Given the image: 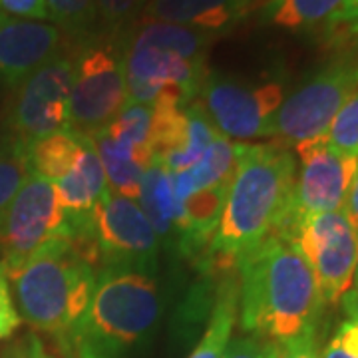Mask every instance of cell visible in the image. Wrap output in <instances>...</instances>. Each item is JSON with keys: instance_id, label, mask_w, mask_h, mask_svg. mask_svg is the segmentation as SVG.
<instances>
[{"instance_id": "6da1fadb", "label": "cell", "mask_w": 358, "mask_h": 358, "mask_svg": "<svg viewBox=\"0 0 358 358\" xmlns=\"http://www.w3.org/2000/svg\"><path fill=\"white\" fill-rule=\"evenodd\" d=\"M239 327L268 343H291L319 331L322 296L307 259L287 235L265 239L235 263Z\"/></svg>"}, {"instance_id": "7a4b0ae2", "label": "cell", "mask_w": 358, "mask_h": 358, "mask_svg": "<svg viewBox=\"0 0 358 358\" xmlns=\"http://www.w3.org/2000/svg\"><path fill=\"white\" fill-rule=\"evenodd\" d=\"M296 159L277 143H243L207 247V265L235 268V263L265 239L282 233L293 207Z\"/></svg>"}, {"instance_id": "3957f363", "label": "cell", "mask_w": 358, "mask_h": 358, "mask_svg": "<svg viewBox=\"0 0 358 358\" xmlns=\"http://www.w3.org/2000/svg\"><path fill=\"white\" fill-rule=\"evenodd\" d=\"M162 315L155 268L110 265L98 271L88 310L78 322L66 355L128 358L152 336Z\"/></svg>"}, {"instance_id": "277c9868", "label": "cell", "mask_w": 358, "mask_h": 358, "mask_svg": "<svg viewBox=\"0 0 358 358\" xmlns=\"http://www.w3.org/2000/svg\"><path fill=\"white\" fill-rule=\"evenodd\" d=\"M96 277L98 268L78 253L70 235L56 237L6 275L20 320L52 334L64 352L88 310Z\"/></svg>"}, {"instance_id": "5b68a950", "label": "cell", "mask_w": 358, "mask_h": 358, "mask_svg": "<svg viewBox=\"0 0 358 358\" xmlns=\"http://www.w3.org/2000/svg\"><path fill=\"white\" fill-rule=\"evenodd\" d=\"M217 34L143 20L124 50L128 102L152 106L162 98L197 100L207 76V52Z\"/></svg>"}, {"instance_id": "8992f818", "label": "cell", "mask_w": 358, "mask_h": 358, "mask_svg": "<svg viewBox=\"0 0 358 358\" xmlns=\"http://www.w3.org/2000/svg\"><path fill=\"white\" fill-rule=\"evenodd\" d=\"M358 90V50L336 56L305 84L285 96L268 126L277 145H299L322 136L346 100Z\"/></svg>"}, {"instance_id": "52a82bcc", "label": "cell", "mask_w": 358, "mask_h": 358, "mask_svg": "<svg viewBox=\"0 0 358 358\" xmlns=\"http://www.w3.org/2000/svg\"><path fill=\"white\" fill-rule=\"evenodd\" d=\"M128 103L124 50L114 42L92 40L74 54L70 92V131L94 138Z\"/></svg>"}, {"instance_id": "ba28073f", "label": "cell", "mask_w": 358, "mask_h": 358, "mask_svg": "<svg viewBox=\"0 0 358 358\" xmlns=\"http://www.w3.org/2000/svg\"><path fill=\"white\" fill-rule=\"evenodd\" d=\"M70 233V223L50 179L30 171L0 213V267L13 273L44 245Z\"/></svg>"}, {"instance_id": "9c48e42d", "label": "cell", "mask_w": 358, "mask_h": 358, "mask_svg": "<svg viewBox=\"0 0 358 358\" xmlns=\"http://www.w3.org/2000/svg\"><path fill=\"white\" fill-rule=\"evenodd\" d=\"M282 235L307 259L324 307H336L352 289L358 259V235L345 211L308 215Z\"/></svg>"}, {"instance_id": "30bf717a", "label": "cell", "mask_w": 358, "mask_h": 358, "mask_svg": "<svg viewBox=\"0 0 358 358\" xmlns=\"http://www.w3.org/2000/svg\"><path fill=\"white\" fill-rule=\"evenodd\" d=\"M197 100L221 136L233 141L267 138L268 126L285 100L279 80L245 82L207 72Z\"/></svg>"}, {"instance_id": "8fae6325", "label": "cell", "mask_w": 358, "mask_h": 358, "mask_svg": "<svg viewBox=\"0 0 358 358\" xmlns=\"http://www.w3.org/2000/svg\"><path fill=\"white\" fill-rule=\"evenodd\" d=\"M72 80L74 56L60 50L18 84L10 112L14 140L30 148L52 134L70 129Z\"/></svg>"}, {"instance_id": "7c38bea8", "label": "cell", "mask_w": 358, "mask_h": 358, "mask_svg": "<svg viewBox=\"0 0 358 358\" xmlns=\"http://www.w3.org/2000/svg\"><path fill=\"white\" fill-rule=\"evenodd\" d=\"M296 152V179H294L293 207L287 229L296 221L345 209L346 197L358 171V155L334 152L322 136L294 145Z\"/></svg>"}, {"instance_id": "4fadbf2b", "label": "cell", "mask_w": 358, "mask_h": 358, "mask_svg": "<svg viewBox=\"0 0 358 358\" xmlns=\"http://www.w3.org/2000/svg\"><path fill=\"white\" fill-rule=\"evenodd\" d=\"M92 237L100 253V268L110 265H134L155 268L159 239L138 199L106 193L94 207Z\"/></svg>"}, {"instance_id": "5bb4252c", "label": "cell", "mask_w": 358, "mask_h": 358, "mask_svg": "<svg viewBox=\"0 0 358 358\" xmlns=\"http://www.w3.org/2000/svg\"><path fill=\"white\" fill-rule=\"evenodd\" d=\"M62 46V30L50 22L22 20L0 13V76L10 86L22 84Z\"/></svg>"}, {"instance_id": "9a60e30c", "label": "cell", "mask_w": 358, "mask_h": 358, "mask_svg": "<svg viewBox=\"0 0 358 358\" xmlns=\"http://www.w3.org/2000/svg\"><path fill=\"white\" fill-rule=\"evenodd\" d=\"M259 2L261 0H150L143 8V20L189 26L221 36L245 20Z\"/></svg>"}, {"instance_id": "2e32d148", "label": "cell", "mask_w": 358, "mask_h": 358, "mask_svg": "<svg viewBox=\"0 0 358 358\" xmlns=\"http://www.w3.org/2000/svg\"><path fill=\"white\" fill-rule=\"evenodd\" d=\"M54 185L70 227L88 223L94 207L108 193L106 173L92 138L84 140L74 166Z\"/></svg>"}, {"instance_id": "e0dca14e", "label": "cell", "mask_w": 358, "mask_h": 358, "mask_svg": "<svg viewBox=\"0 0 358 358\" xmlns=\"http://www.w3.org/2000/svg\"><path fill=\"white\" fill-rule=\"evenodd\" d=\"M138 203L150 219L159 243L166 241L178 251L185 223L183 203L171 189V173L157 159L152 162L141 178Z\"/></svg>"}, {"instance_id": "ac0fdd59", "label": "cell", "mask_w": 358, "mask_h": 358, "mask_svg": "<svg viewBox=\"0 0 358 358\" xmlns=\"http://www.w3.org/2000/svg\"><path fill=\"white\" fill-rule=\"evenodd\" d=\"M241 141H233L215 134L203 157L185 171L171 173V189L179 201H185L197 193L211 192L219 187H229L239 159Z\"/></svg>"}, {"instance_id": "d6986e66", "label": "cell", "mask_w": 358, "mask_h": 358, "mask_svg": "<svg viewBox=\"0 0 358 358\" xmlns=\"http://www.w3.org/2000/svg\"><path fill=\"white\" fill-rule=\"evenodd\" d=\"M239 320V279L235 268H225L215 287V301L197 345L187 358H223Z\"/></svg>"}, {"instance_id": "ffe728a7", "label": "cell", "mask_w": 358, "mask_h": 358, "mask_svg": "<svg viewBox=\"0 0 358 358\" xmlns=\"http://www.w3.org/2000/svg\"><path fill=\"white\" fill-rule=\"evenodd\" d=\"M84 140V136L66 129L32 143L28 148L30 169L40 173L42 178L50 179L52 183H58L74 166Z\"/></svg>"}, {"instance_id": "44dd1931", "label": "cell", "mask_w": 358, "mask_h": 358, "mask_svg": "<svg viewBox=\"0 0 358 358\" xmlns=\"http://www.w3.org/2000/svg\"><path fill=\"white\" fill-rule=\"evenodd\" d=\"M343 0H267L263 22L287 30H303L324 24L334 16Z\"/></svg>"}, {"instance_id": "7402d4cb", "label": "cell", "mask_w": 358, "mask_h": 358, "mask_svg": "<svg viewBox=\"0 0 358 358\" xmlns=\"http://www.w3.org/2000/svg\"><path fill=\"white\" fill-rule=\"evenodd\" d=\"M102 131H106L112 140L122 145H128L134 150H152L150 148L152 106L128 102L112 120V124Z\"/></svg>"}, {"instance_id": "603a6c76", "label": "cell", "mask_w": 358, "mask_h": 358, "mask_svg": "<svg viewBox=\"0 0 358 358\" xmlns=\"http://www.w3.org/2000/svg\"><path fill=\"white\" fill-rule=\"evenodd\" d=\"M30 171L28 148L14 138L0 141V213L13 201Z\"/></svg>"}, {"instance_id": "cb8c5ba5", "label": "cell", "mask_w": 358, "mask_h": 358, "mask_svg": "<svg viewBox=\"0 0 358 358\" xmlns=\"http://www.w3.org/2000/svg\"><path fill=\"white\" fill-rule=\"evenodd\" d=\"M52 24L72 36L84 38L98 24L96 0H46Z\"/></svg>"}, {"instance_id": "d4e9b609", "label": "cell", "mask_w": 358, "mask_h": 358, "mask_svg": "<svg viewBox=\"0 0 358 358\" xmlns=\"http://www.w3.org/2000/svg\"><path fill=\"white\" fill-rule=\"evenodd\" d=\"M322 138L338 154L358 155V90L334 115Z\"/></svg>"}, {"instance_id": "484cf974", "label": "cell", "mask_w": 358, "mask_h": 358, "mask_svg": "<svg viewBox=\"0 0 358 358\" xmlns=\"http://www.w3.org/2000/svg\"><path fill=\"white\" fill-rule=\"evenodd\" d=\"M143 0H96L98 16L112 30H117L136 16Z\"/></svg>"}, {"instance_id": "4316f807", "label": "cell", "mask_w": 358, "mask_h": 358, "mask_svg": "<svg viewBox=\"0 0 358 358\" xmlns=\"http://www.w3.org/2000/svg\"><path fill=\"white\" fill-rule=\"evenodd\" d=\"M268 358H320L319 336L310 333L291 343H273Z\"/></svg>"}, {"instance_id": "83f0119b", "label": "cell", "mask_w": 358, "mask_h": 358, "mask_svg": "<svg viewBox=\"0 0 358 358\" xmlns=\"http://www.w3.org/2000/svg\"><path fill=\"white\" fill-rule=\"evenodd\" d=\"M20 324V317L14 307L13 294H10V287H8V279L4 268L0 267V341L13 336V333Z\"/></svg>"}, {"instance_id": "f1b7e54d", "label": "cell", "mask_w": 358, "mask_h": 358, "mask_svg": "<svg viewBox=\"0 0 358 358\" xmlns=\"http://www.w3.org/2000/svg\"><path fill=\"white\" fill-rule=\"evenodd\" d=\"M0 13L22 20L46 22L50 18L46 0H0Z\"/></svg>"}, {"instance_id": "f546056e", "label": "cell", "mask_w": 358, "mask_h": 358, "mask_svg": "<svg viewBox=\"0 0 358 358\" xmlns=\"http://www.w3.org/2000/svg\"><path fill=\"white\" fill-rule=\"evenodd\" d=\"M273 343L257 338L251 334H241L231 338L223 358H268Z\"/></svg>"}, {"instance_id": "4dcf8cb0", "label": "cell", "mask_w": 358, "mask_h": 358, "mask_svg": "<svg viewBox=\"0 0 358 358\" xmlns=\"http://www.w3.org/2000/svg\"><path fill=\"white\" fill-rule=\"evenodd\" d=\"M2 358H56L46 350L44 343L34 333L24 334L22 338L14 341L13 345L6 346Z\"/></svg>"}, {"instance_id": "1f68e13d", "label": "cell", "mask_w": 358, "mask_h": 358, "mask_svg": "<svg viewBox=\"0 0 358 358\" xmlns=\"http://www.w3.org/2000/svg\"><path fill=\"white\" fill-rule=\"evenodd\" d=\"M331 30H336L345 36L357 38L358 36V0H343L338 10L329 20Z\"/></svg>"}, {"instance_id": "d6a6232c", "label": "cell", "mask_w": 358, "mask_h": 358, "mask_svg": "<svg viewBox=\"0 0 358 358\" xmlns=\"http://www.w3.org/2000/svg\"><path fill=\"white\" fill-rule=\"evenodd\" d=\"M329 345L338 348L341 352H345L346 357L358 358V322L357 320H343L336 331L331 336Z\"/></svg>"}, {"instance_id": "836d02e7", "label": "cell", "mask_w": 358, "mask_h": 358, "mask_svg": "<svg viewBox=\"0 0 358 358\" xmlns=\"http://www.w3.org/2000/svg\"><path fill=\"white\" fill-rule=\"evenodd\" d=\"M343 211L346 213V217L352 223V227H355L358 235V171L357 176H355L352 185H350V192H348V197H346V203Z\"/></svg>"}, {"instance_id": "e575fe53", "label": "cell", "mask_w": 358, "mask_h": 358, "mask_svg": "<svg viewBox=\"0 0 358 358\" xmlns=\"http://www.w3.org/2000/svg\"><path fill=\"white\" fill-rule=\"evenodd\" d=\"M341 303H343V308H345V313L348 315V319L357 320L358 322V289H350L343 296Z\"/></svg>"}, {"instance_id": "d590c367", "label": "cell", "mask_w": 358, "mask_h": 358, "mask_svg": "<svg viewBox=\"0 0 358 358\" xmlns=\"http://www.w3.org/2000/svg\"><path fill=\"white\" fill-rule=\"evenodd\" d=\"M320 358H352V357H346L345 352H341L338 348H334L333 345H329V343H327V346L320 350Z\"/></svg>"}, {"instance_id": "8d00e7d4", "label": "cell", "mask_w": 358, "mask_h": 358, "mask_svg": "<svg viewBox=\"0 0 358 358\" xmlns=\"http://www.w3.org/2000/svg\"><path fill=\"white\" fill-rule=\"evenodd\" d=\"M352 289H358V259H357V268H355V281H352Z\"/></svg>"}]
</instances>
